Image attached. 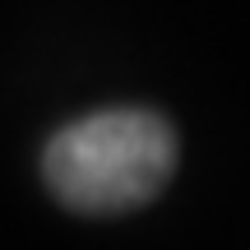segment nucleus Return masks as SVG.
Masks as SVG:
<instances>
[{"mask_svg": "<svg viewBox=\"0 0 250 250\" xmlns=\"http://www.w3.org/2000/svg\"><path fill=\"white\" fill-rule=\"evenodd\" d=\"M46 186L79 213H125L158 195L176 171V134L153 111H98L46 144Z\"/></svg>", "mask_w": 250, "mask_h": 250, "instance_id": "1", "label": "nucleus"}]
</instances>
